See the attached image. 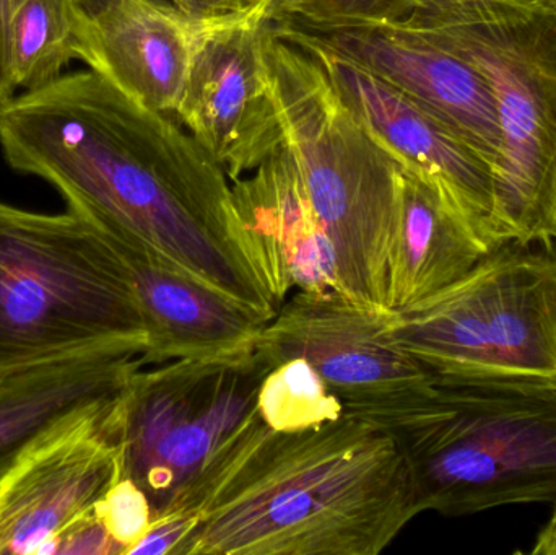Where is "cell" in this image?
Here are the masks:
<instances>
[{
	"instance_id": "6da1fadb",
	"label": "cell",
	"mask_w": 556,
	"mask_h": 555,
	"mask_svg": "<svg viewBox=\"0 0 556 555\" xmlns=\"http://www.w3.org/2000/svg\"><path fill=\"white\" fill-rule=\"evenodd\" d=\"M0 149L10 168L54 186L94 227L143 241L267 321L277 315L227 172L179 124L98 72L3 103Z\"/></svg>"
},
{
	"instance_id": "7a4b0ae2",
	"label": "cell",
	"mask_w": 556,
	"mask_h": 555,
	"mask_svg": "<svg viewBox=\"0 0 556 555\" xmlns=\"http://www.w3.org/2000/svg\"><path fill=\"white\" fill-rule=\"evenodd\" d=\"M172 512L195 520L176 555H378L420 515L388 430L342 414L278 432L257 409Z\"/></svg>"
},
{
	"instance_id": "3957f363",
	"label": "cell",
	"mask_w": 556,
	"mask_h": 555,
	"mask_svg": "<svg viewBox=\"0 0 556 555\" xmlns=\"http://www.w3.org/2000/svg\"><path fill=\"white\" fill-rule=\"evenodd\" d=\"M356 417L397 443L420 514L556 505L555 380L433 375L412 396Z\"/></svg>"
},
{
	"instance_id": "277c9868",
	"label": "cell",
	"mask_w": 556,
	"mask_h": 555,
	"mask_svg": "<svg viewBox=\"0 0 556 555\" xmlns=\"http://www.w3.org/2000/svg\"><path fill=\"white\" fill-rule=\"evenodd\" d=\"M266 58L283 143L332 241L340 293L389 310L401 162L350 110L326 64L274 22Z\"/></svg>"
},
{
	"instance_id": "5b68a950",
	"label": "cell",
	"mask_w": 556,
	"mask_h": 555,
	"mask_svg": "<svg viewBox=\"0 0 556 555\" xmlns=\"http://www.w3.org/2000/svg\"><path fill=\"white\" fill-rule=\"evenodd\" d=\"M146 341L119 257L75 212L0 202V368L113 341Z\"/></svg>"
},
{
	"instance_id": "8992f818",
	"label": "cell",
	"mask_w": 556,
	"mask_h": 555,
	"mask_svg": "<svg viewBox=\"0 0 556 555\" xmlns=\"http://www.w3.org/2000/svg\"><path fill=\"white\" fill-rule=\"evenodd\" d=\"M388 325L433 375L556 381L555 243L505 241Z\"/></svg>"
},
{
	"instance_id": "52a82bcc",
	"label": "cell",
	"mask_w": 556,
	"mask_h": 555,
	"mask_svg": "<svg viewBox=\"0 0 556 555\" xmlns=\"http://www.w3.org/2000/svg\"><path fill=\"white\" fill-rule=\"evenodd\" d=\"M414 31L466 59L495 94L503 143L493 175L498 244L555 243L556 12L542 7L498 22Z\"/></svg>"
},
{
	"instance_id": "ba28073f",
	"label": "cell",
	"mask_w": 556,
	"mask_h": 555,
	"mask_svg": "<svg viewBox=\"0 0 556 555\" xmlns=\"http://www.w3.org/2000/svg\"><path fill=\"white\" fill-rule=\"evenodd\" d=\"M274 365L256 344L142 367L123 393V478L165 512L256 411Z\"/></svg>"
},
{
	"instance_id": "9c48e42d",
	"label": "cell",
	"mask_w": 556,
	"mask_h": 555,
	"mask_svg": "<svg viewBox=\"0 0 556 555\" xmlns=\"http://www.w3.org/2000/svg\"><path fill=\"white\" fill-rule=\"evenodd\" d=\"M124 388L55 420L0 476V555H54L123 478Z\"/></svg>"
},
{
	"instance_id": "30bf717a",
	"label": "cell",
	"mask_w": 556,
	"mask_h": 555,
	"mask_svg": "<svg viewBox=\"0 0 556 555\" xmlns=\"http://www.w3.org/2000/svg\"><path fill=\"white\" fill-rule=\"evenodd\" d=\"M388 313L332 290L294 292L256 345L274 367L290 358L313 365L343 414L362 416L412 396L433 378L395 341Z\"/></svg>"
},
{
	"instance_id": "8fae6325",
	"label": "cell",
	"mask_w": 556,
	"mask_h": 555,
	"mask_svg": "<svg viewBox=\"0 0 556 555\" xmlns=\"http://www.w3.org/2000/svg\"><path fill=\"white\" fill-rule=\"evenodd\" d=\"M273 20L256 13L201 20L176 116L230 181L283 146L267 67Z\"/></svg>"
},
{
	"instance_id": "7c38bea8",
	"label": "cell",
	"mask_w": 556,
	"mask_h": 555,
	"mask_svg": "<svg viewBox=\"0 0 556 555\" xmlns=\"http://www.w3.org/2000/svg\"><path fill=\"white\" fill-rule=\"evenodd\" d=\"M274 28L313 51L366 129L402 165L430 179L490 250L500 247L493 228L492 168L472 149L375 72L313 45L287 23L274 22Z\"/></svg>"
},
{
	"instance_id": "4fadbf2b",
	"label": "cell",
	"mask_w": 556,
	"mask_h": 555,
	"mask_svg": "<svg viewBox=\"0 0 556 555\" xmlns=\"http://www.w3.org/2000/svg\"><path fill=\"white\" fill-rule=\"evenodd\" d=\"M281 23L313 45L356 62L394 85L459 137L495 175L503 147L495 94L485 75L466 59L395 23L330 31Z\"/></svg>"
},
{
	"instance_id": "5bb4252c",
	"label": "cell",
	"mask_w": 556,
	"mask_h": 555,
	"mask_svg": "<svg viewBox=\"0 0 556 555\" xmlns=\"http://www.w3.org/2000/svg\"><path fill=\"white\" fill-rule=\"evenodd\" d=\"M98 231L119 257L139 306L146 365L230 354L257 341L267 323L260 313L199 282L143 241Z\"/></svg>"
},
{
	"instance_id": "9a60e30c",
	"label": "cell",
	"mask_w": 556,
	"mask_h": 555,
	"mask_svg": "<svg viewBox=\"0 0 556 555\" xmlns=\"http://www.w3.org/2000/svg\"><path fill=\"white\" fill-rule=\"evenodd\" d=\"M81 55L91 71L156 113L175 114L199 22L166 0H74Z\"/></svg>"
},
{
	"instance_id": "2e32d148",
	"label": "cell",
	"mask_w": 556,
	"mask_h": 555,
	"mask_svg": "<svg viewBox=\"0 0 556 555\" xmlns=\"http://www.w3.org/2000/svg\"><path fill=\"white\" fill-rule=\"evenodd\" d=\"M231 189L257 270L278 308L291 290L340 293L336 250L285 143Z\"/></svg>"
},
{
	"instance_id": "e0dca14e",
	"label": "cell",
	"mask_w": 556,
	"mask_h": 555,
	"mask_svg": "<svg viewBox=\"0 0 556 555\" xmlns=\"http://www.w3.org/2000/svg\"><path fill=\"white\" fill-rule=\"evenodd\" d=\"M146 341H113L0 377V476L55 420L81 404L117 393L147 367Z\"/></svg>"
},
{
	"instance_id": "ac0fdd59",
	"label": "cell",
	"mask_w": 556,
	"mask_h": 555,
	"mask_svg": "<svg viewBox=\"0 0 556 555\" xmlns=\"http://www.w3.org/2000/svg\"><path fill=\"white\" fill-rule=\"evenodd\" d=\"M489 251L492 250L430 179L402 165L389 277L391 312L446 289Z\"/></svg>"
},
{
	"instance_id": "d6986e66",
	"label": "cell",
	"mask_w": 556,
	"mask_h": 555,
	"mask_svg": "<svg viewBox=\"0 0 556 555\" xmlns=\"http://www.w3.org/2000/svg\"><path fill=\"white\" fill-rule=\"evenodd\" d=\"M5 33L15 90L33 91L52 84L68 62L81 55L74 0H9Z\"/></svg>"
},
{
	"instance_id": "ffe728a7",
	"label": "cell",
	"mask_w": 556,
	"mask_h": 555,
	"mask_svg": "<svg viewBox=\"0 0 556 555\" xmlns=\"http://www.w3.org/2000/svg\"><path fill=\"white\" fill-rule=\"evenodd\" d=\"M256 409L278 432L313 429L342 417L343 404L303 358L276 365L261 383Z\"/></svg>"
},
{
	"instance_id": "44dd1931",
	"label": "cell",
	"mask_w": 556,
	"mask_h": 555,
	"mask_svg": "<svg viewBox=\"0 0 556 555\" xmlns=\"http://www.w3.org/2000/svg\"><path fill=\"white\" fill-rule=\"evenodd\" d=\"M539 9L541 0H407L404 16L395 23L412 29H440L498 22Z\"/></svg>"
},
{
	"instance_id": "7402d4cb",
	"label": "cell",
	"mask_w": 556,
	"mask_h": 555,
	"mask_svg": "<svg viewBox=\"0 0 556 555\" xmlns=\"http://www.w3.org/2000/svg\"><path fill=\"white\" fill-rule=\"evenodd\" d=\"M407 0H303L287 18L317 31L349 26L395 23L404 16Z\"/></svg>"
},
{
	"instance_id": "603a6c76",
	"label": "cell",
	"mask_w": 556,
	"mask_h": 555,
	"mask_svg": "<svg viewBox=\"0 0 556 555\" xmlns=\"http://www.w3.org/2000/svg\"><path fill=\"white\" fill-rule=\"evenodd\" d=\"M97 514L108 533L124 550V555L143 540L153 521V507L146 492L130 481L121 478L104 497L98 502Z\"/></svg>"
},
{
	"instance_id": "cb8c5ba5",
	"label": "cell",
	"mask_w": 556,
	"mask_h": 555,
	"mask_svg": "<svg viewBox=\"0 0 556 555\" xmlns=\"http://www.w3.org/2000/svg\"><path fill=\"white\" fill-rule=\"evenodd\" d=\"M54 555H124V550L108 533L94 510L59 540Z\"/></svg>"
},
{
	"instance_id": "d4e9b609",
	"label": "cell",
	"mask_w": 556,
	"mask_h": 555,
	"mask_svg": "<svg viewBox=\"0 0 556 555\" xmlns=\"http://www.w3.org/2000/svg\"><path fill=\"white\" fill-rule=\"evenodd\" d=\"M194 524V517L186 514L172 512V514L156 515L149 533L130 551L129 555H176L186 538L191 534Z\"/></svg>"
},
{
	"instance_id": "484cf974",
	"label": "cell",
	"mask_w": 556,
	"mask_h": 555,
	"mask_svg": "<svg viewBox=\"0 0 556 555\" xmlns=\"http://www.w3.org/2000/svg\"><path fill=\"white\" fill-rule=\"evenodd\" d=\"M191 18L212 20L240 13H256L264 16L267 0H166Z\"/></svg>"
},
{
	"instance_id": "4316f807",
	"label": "cell",
	"mask_w": 556,
	"mask_h": 555,
	"mask_svg": "<svg viewBox=\"0 0 556 555\" xmlns=\"http://www.w3.org/2000/svg\"><path fill=\"white\" fill-rule=\"evenodd\" d=\"M7 5L9 0H0V106L15 97V88L10 80L9 59H7Z\"/></svg>"
},
{
	"instance_id": "83f0119b",
	"label": "cell",
	"mask_w": 556,
	"mask_h": 555,
	"mask_svg": "<svg viewBox=\"0 0 556 555\" xmlns=\"http://www.w3.org/2000/svg\"><path fill=\"white\" fill-rule=\"evenodd\" d=\"M531 555H556V505L554 515H552L548 524L542 528L535 540L534 546L529 551Z\"/></svg>"
},
{
	"instance_id": "f1b7e54d",
	"label": "cell",
	"mask_w": 556,
	"mask_h": 555,
	"mask_svg": "<svg viewBox=\"0 0 556 555\" xmlns=\"http://www.w3.org/2000/svg\"><path fill=\"white\" fill-rule=\"evenodd\" d=\"M303 0H269V5L266 9V18L273 22H280L287 18L294 9H296Z\"/></svg>"
},
{
	"instance_id": "f546056e",
	"label": "cell",
	"mask_w": 556,
	"mask_h": 555,
	"mask_svg": "<svg viewBox=\"0 0 556 555\" xmlns=\"http://www.w3.org/2000/svg\"><path fill=\"white\" fill-rule=\"evenodd\" d=\"M541 3L545 9L554 10V12H556V0H541Z\"/></svg>"
},
{
	"instance_id": "4dcf8cb0",
	"label": "cell",
	"mask_w": 556,
	"mask_h": 555,
	"mask_svg": "<svg viewBox=\"0 0 556 555\" xmlns=\"http://www.w3.org/2000/svg\"><path fill=\"white\" fill-rule=\"evenodd\" d=\"M7 370H2V368H0V377H2L3 374H5Z\"/></svg>"
}]
</instances>
